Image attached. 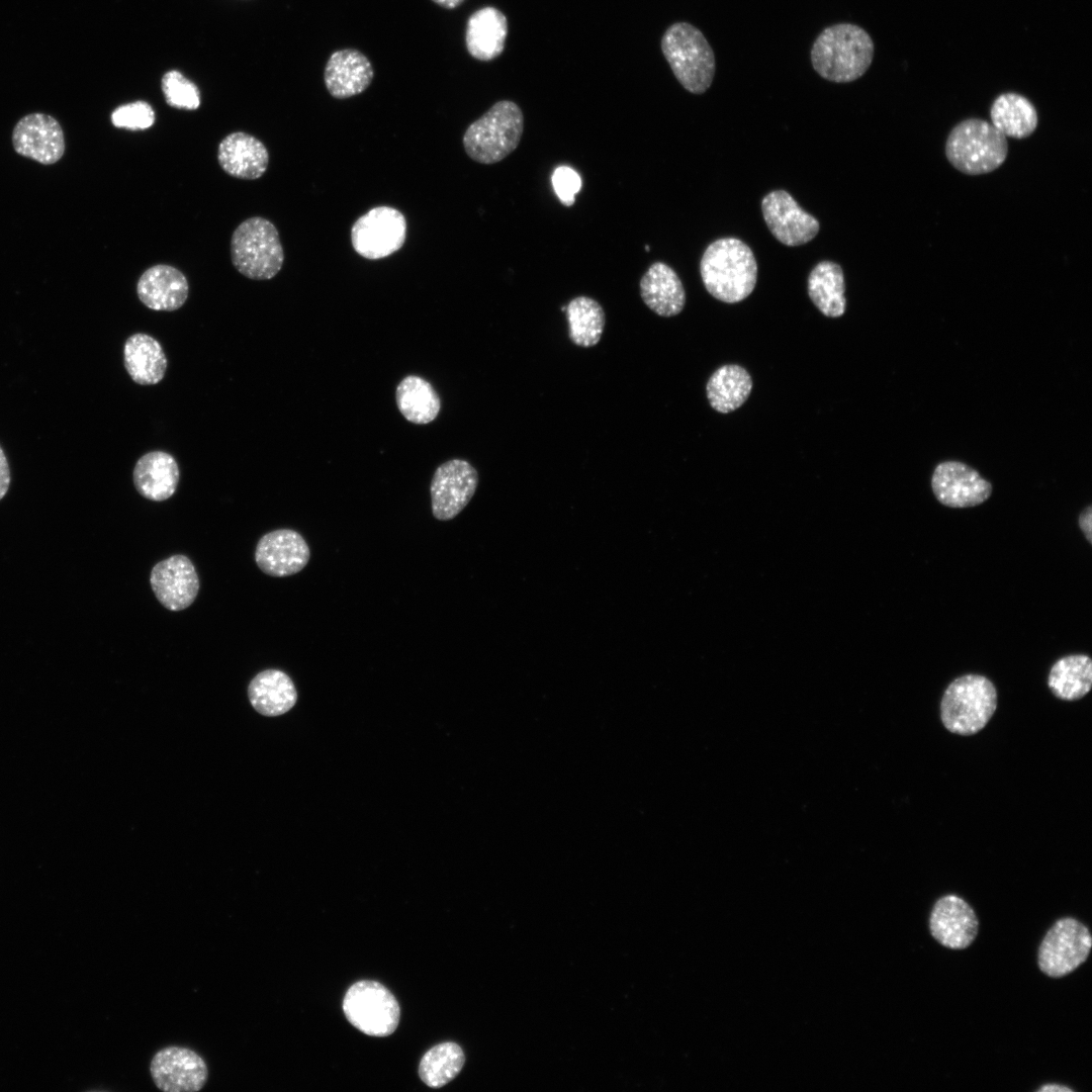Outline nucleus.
I'll use <instances>...</instances> for the list:
<instances>
[{"instance_id": "obj_28", "label": "nucleus", "mask_w": 1092, "mask_h": 1092, "mask_svg": "<svg viewBox=\"0 0 1092 1092\" xmlns=\"http://www.w3.org/2000/svg\"><path fill=\"white\" fill-rule=\"evenodd\" d=\"M751 389L752 379L749 373L736 364L718 368L706 385L710 405L722 414H728L740 407L748 398Z\"/></svg>"}, {"instance_id": "obj_31", "label": "nucleus", "mask_w": 1092, "mask_h": 1092, "mask_svg": "<svg viewBox=\"0 0 1092 1092\" xmlns=\"http://www.w3.org/2000/svg\"><path fill=\"white\" fill-rule=\"evenodd\" d=\"M1048 685L1059 699L1075 701L1087 695L1092 686V660L1085 654L1060 658L1051 668Z\"/></svg>"}, {"instance_id": "obj_26", "label": "nucleus", "mask_w": 1092, "mask_h": 1092, "mask_svg": "<svg viewBox=\"0 0 1092 1092\" xmlns=\"http://www.w3.org/2000/svg\"><path fill=\"white\" fill-rule=\"evenodd\" d=\"M248 697L257 712L274 717L288 712L295 705L297 692L287 673L266 669L251 680Z\"/></svg>"}, {"instance_id": "obj_14", "label": "nucleus", "mask_w": 1092, "mask_h": 1092, "mask_svg": "<svg viewBox=\"0 0 1092 1092\" xmlns=\"http://www.w3.org/2000/svg\"><path fill=\"white\" fill-rule=\"evenodd\" d=\"M14 151L42 165L61 160L66 144L60 122L52 115L33 112L21 117L12 131Z\"/></svg>"}, {"instance_id": "obj_8", "label": "nucleus", "mask_w": 1092, "mask_h": 1092, "mask_svg": "<svg viewBox=\"0 0 1092 1092\" xmlns=\"http://www.w3.org/2000/svg\"><path fill=\"white\" fill-rule=\"evenodd\" d=\"M348 1021L367 1035L391 1034L399 1021V1006L391 992L375 981L352 985L343 1000Z\"/></svg>"}, {"instance_id": "obj_36", "label": "nucleus", "mask_w": 1092, "mask_h": 1092, "mask_svg": "<svg viewBox=\"0 0 1092 1092\" xmlns=\"http://www.w3.org/2000/svg\"><path fill=\"white\" fill-rule=\"evenodd\" d=\"M551 181L561 203L571 206L575 201V194L581 188V178L578 173L568 166H559L554 170Z\"/></svg>"}, {"instance_id": "obj_19", "label": "nucleus", "mask_w": 1092, "mask_h": 1092, "mask_svg": "<svg viewBox=\"0 0 1092 1092\" xmlns=\"http://www.w3.org/2000/svg\"><path fill=\"white\" fill-rule=\"evenodd\" d=\"M189 284L178 268L157 264L143 272L136 283V294L148 308L158 311H174L187 300Z\"/></svg>"}, {"instance_id": "obj_7", "label": "nucleus", "mask_w": 1092, "mask_h": 1092, "mask_svg": "<svg viewBox=\"0 0 1092 1092\" xmlns=\"http://www.w3.org/2000/svg\"><path fill=\"white\" fill-rule=\"evenodd\" d=\"M997 708V692L990 679L980 674H965L953 679L940 702L944 727L959 735H973L982 730Z\"/></svg>"}, {"instance_id": "obj_35", "label": "nucleus", "mask_w": 1092, "mask_h": 1092, "mask_svg": "<svg viewBox=\"0 0 1092 1092\" xmlns=\"http://www.w3.org/2000/svg\"><path fill=\"white\" fill-rule=\"evenodd\" d=\"M156 113L146 101L138 100L116 107L111 113V123L117 128L145 130L153 126Z\"/></svg>"}, {"instance_id": "obj_2", "label": "nucleus", "mask_w": 1092, "mask_h": 1092, "mask_svg": "<svg viewBox=\"0 0 1092 1092\" xmlns=\"http://www.w3.org/2000/svg\"><path fill=\"white\" fill-rule=\"evenodd\" d=\"M701 277L715 298L735 303L745 299L757 280V263L751 249L736 238L711 243L700 262Z\"/></svg>"}, {"instance_id": "obj_37", "label": "nucleus", "mask_w": 1092, "mask_h": 1092, "mask_svg": "<svg viewBox=\"0 0 1092 1092\" xmlns=\"http://www.w3.org/2000/svg\"><path fill=\"white\" fill-rule=\"evenodd\" d=\"M10 484L9 466L6 456L0 447V499L6 494Z\"/></svg>"}, {"instance_id": "obj_6", "label": "nucleus", "mask_w": 1092, "mask_h": 1092, "mask_svg": "<svg viewBox=\"0 0 1092 1092\" xmlns=\"http://www.w3.org/2000/svg\"><path fill=\"white\" fill-rule=\"evenodd\" d=\"M231 260L236 270L252 280H269L281 270L284 251L276 226L267 218L242 221L231 238Z\"/></svg>"}, {"instance_id": "obj_25", "label": "nucleus", "mask_w": 1092, "mask_h": 1092, "mask_svg": "<svg viewBox=\"0 0 1092 1092\" xmlns=\"http://www.w3.org/2000/svg\"><path fill=\"white\" fill-rule=\"evenodd\" d=\"M123 363L129 377L140 385H155L162 381L168 366L162 345L145 333H136L126 339Z\"/></svg>"}, {"instance_id": "obj_23", "label": "nucleus", "mask_w": 1092, "mask_h": 1092, "mask_svg": "<svg viewBox=\"0 0 1092 1092\" xmlns=\"http://www.w3.org/2000/svg\"><path fill=\"white\" fill-rule=\"evenodd\" d=\"M132 480L136 491L145 498L166 500L174 494L179 482L177 461L165 451L148 452L136 461Z\"/></svg>"}, {"instance_id": "obj_16", "label": "nucleus", "mask_w": 1092, "mask_h": 1092, "mask_svg": "<svg viewBox=\"0 0 1092 1092\" xmlns=\"http://www.w3.org/2000/svg\"><path fill=\"white\" fill-rule=\"evenodd\" d=\"M150 583L161 605L173 612L188 608L199 592L194 564L182 554L158 562L151 570Z\"/></svg>"}, {"instance_id": "obj_4", "label": "nucleus", "mask_w": 1092, "mask_h": 1092, "mask_svg": "<svg viewBox=\"0 0 1092 1092\" xmlns=\"http://www.w3.org/2000/svg\"><path fill=\"white\" fill-rule=\"evenodd\" d=\"M1007 154L1006 136L981 118L962 120L952 127L945 142L948 162L967 175L993 172L1004 163Z\"/></svg>"}, {"instance_id": "obj_40", "label": "nucleus", "mask_w": 1092, "mask_h": 1092, "mask_svg": "<svg viewBox=\"0 0 1092 1092\" xmlns=\"http://www.w3.org/2000/svg\"><path fill=\"white\" fill-rule=\"evenodd\" d=\"M432 1L434 3H436L437 5L443 7V8L454 9V8L458 7L461 3H463L464 0H432Z\"/></svg>"}, {"instance_id": "obj_17", "label": "nucleus", "mask_w": 1092, "mask_h": 1092, "mask_svg": "<svg viewBox=\"0 0 1092 1092\" xmlns=\"http://www.w3.org/2000/svg\"><path fill=\"white\" fill-rule=\"evenodd\" d=\"M310 552L304 538L291 529H278L263 535L255 549V561L267 575L284 577L302 570Z\"/></svg>"}, {"instance_id": "obj_34", "label": "nucleus", "mask_w": 1092, "mask_h": 1092, "mask_svg": "<svg viewBox=\"0 0 1092 1092\" xmlns=\"http://www.w3.org/2000/svg\"><path fill=\"white\" fill-rule=\"evenodd\" d=\"M162 91L171 107L195 110L200 106L198 87L178 71H169L163 76Z\"/></svg>"}, {"instance_id": "obj_39", "label": "nucleus", "mask_w": 1092, "mask_h": 1092, "mask_svg": "<svg viewBox=\"0 0 1092 1092\" xmlns=\"http://www.w3.org/2000/svg\"><path fill=\"white\" fill-rule=\"evenodd\" d=\"M1038 1092H1073L1068 1086L1060 1084H1045L1037 1089Z\"/></svg>"}, {"instance_id": "obj_29", "label": "nucleus", "mask_w": 1092, "mask_h": 1092, "mask_svg": "<svg viewBox=\"0 0 1092 1092\" xmlns=\"http://www.w3.org/2000/svg\"><path fill=\"white\" fill-rule=\"evenodd\" d=\"M845 284L841 267L832 261L818 263L808 277V294L826 316L839 317L846 308Z\"/></svg>"}, {"instance_id": "obj_33", "label": "nucleus", "mask_w": 1092, "mask_h": 1092, "mask_svg": "<svg viewBox=\"0 0 1092 1092\" xmlns=\"http://www.w3.org/2000/svg\"><path fill=\"white\" fill-rule=\"evenodd\" d=\"M465 1062L462 1049L454 1042H442L429 1050L422 1058L419 1075L431 1088H440L453 1080Z\"/></svg>"}, {"instance_id": "obj_32", "label": "nucleus", "mask_w": 1092, "mask_h": 1092, "mask_svg": "<svg viewBox=\"0 0 1092 1092\" xmlns=\"http://www.w3.org/2000/svg\"><path fill=\"white\" fill-rule=\"evenodd\" d=\"M568 336L573 344L588 348L597 345L606 325L602 305L592 297L577 296L566 305Z\"/></svg>"}, {"instance_id": "obj_3", "label": "nucleus", "mask_w": 1092, "mask_h": 1092, "mask_svg": "<svg viewBox=\"0 0 1092 1092\" xmlns=\"http://www.w3.org/2000/svg\"><path fill=\"white\" fill-rule=\"evenodd\" d=\"M524 131V114L514 101L500 100L474 120L462 139L467 156L490 165L500 162L519 146Z\"/></svg>"}, {"instance_id": "obj_18", "label": "nucleus", "mask_w": 1092, "mask_h": 1092, "mask_svg": "<svg viewBox=\"0 0 1092 1092\" xmlns=\"http://www.w3.org/2000/svg\"><path fill=\"white\" fill-rule=\"evenodd\" d=\"M933 938L950 949H964L977 937L979 920L974 909L961 897L945 895L934 903L929 916Z\"/></svg>"}, {"instance_id": "obj_9", "label": "nucleus", "mask_w": 1092, "mask_h": 1092, "mask_svg": "<svg viewBox=\"0 0 1092 1092\" xmlns=\"http://www.w3.org/2000/svg\"><path fill=\"white\" fill-rule=\"evenodd\" d=\"M1091 946L1088 927L1073 917H1063L1048 930L1039 944L1038 968L1052 978L1067 976L1086 962Z\"/></svg>"}, {"instance_id": "obj_15", "label": "nucleus", "mask_w": 1092, "mask_h": 1092, "mask_svg": "<svg viewBox=\"0 0 1092 1092\" xmlns=\"http://www.w3.org/2000/svg\"><path fill=\"white\" fill-rule=\"evenodd\" d=\"M761 211L770 233L786 246L804 245L819 232V221L785 190L766 194L761 201Z\"/></svg>"}, {"instance_id": "obj_30", "label": "nucleus", "mask_w": 1092, "mask_h": 1092, "mask_svg": "<svg viewBox=\"0 0 1092 1092\" xmlns=\"http://www.w3.org/2000/svg\"><path fill=\"white\" fill-rule=\"evenodd\" d=\"M395 401L400 414L417 425L433 422L441 408L439 394L433 385L417 375L402 378L395 389Z\"/></svg>"}, {"instance_id": "obj_10", "label": "nucleus", "mask_w": 1092, "mask_h": 1092, "mask_svg": "<svg viewBox=\"0 0 1092 1092\" xmlns=\"http://www.w3.org/2000/svg\"><path fill=\"white\" fill-rule=\"evenodd\" d=\"M405 238V217L390 206L371 208L351 229L354 250L369 260L383 259L395 253L403 246Z\"/></svg>"}, {"instance_id": "obj_1", "label": "nucleus", "mask_w": 1092, "mask_h": 1092, "mask_svg": "<svg viewBox=\"0 0 1092 1092\" xmlns=\"http://www.w3.org/2000/svg\"><path fill=\"white\" fill-rule=\"evenodd\" d=\"M871 35L860 26L843 22L825 27L813 42L810 58L822 78L848 83L860 78L874 59Z\"/></svg>"}, {"instance_id": "obj_13", "label": "nucleus", "mask_w": 1092, "mask_h": 1092, "mask_svg": "<svg viewBox=\"0 0 1092 1092\" xmlns=\"http://www.w3.org/2000/svg\"><path fill=\"white\" fill-rule=\"evenodd\" d=\"M931 488L936 499L948 508H971L986 502L992 493V484L969 465L947 460L938 463L931 477Z\"/></svg>"}, {"instance_id": "obj_24", "label": "nucleus", "mask_w": 1092, "mask_h": 1092, "mask_svg": "<svg viewBox=\"0 0 1092 1092\" xmlns=\"http://www.w3.org/2000/svg\"><path fill=\"white\" fill-rule=\"evenodd\" d=\"M508 20L505 14L492 6L473 12L466 24L465 44L471 57L488 62L497 58L505 48Z\"/></svg>"}, {"instance_id": "obj_27", "label": "nucleus", "mask_w": 1092, "mask_h": 1092, "mask_svg": "<svg viewBox=\"0 0 1092 1092\" xmlns=\"http://www.w3.org/2000/svg\"><path fill=\"white\" fill-rule=\"evenodd\" d=\"M991 123L1005 136L1025 139L1032 134L1038 123L1035 106L1025 96L1002 93L990 108Z\"/></svg>"}, {"instance_id": "obj_38", "label": "nucleus", "mask_w": 1092, "mask_h": 1092, "mask_svg": "<svg viewBox=\"0 0 1092 1092\" xmlns=\"http://www.w3.org/2000/svg\"><path fill=\"white\" fill-rule=\"evenodd\" d=\"M1092 508L1087 507L1079 516V526L1088 542L1092 543Z\"/></svg>"}, {"instance_id": "obj_22", "label": "nucleus", "mask_w": 1092, "mask_h": 1092, "mask_svg": "<svg viewBox=\"0 0 1092 1092\" xmlns=\"http://www.w3.org/2000/svg\"><path fill=\"white\" fill-rule=\"evenodd\" d=\"M646 306L660 316L678 314L686 304V291L676 272L663 262L649 266L639 282Z\"/></svg>"}, {"instance_id": "obj_12", "label": "nucleus", "mask_w": 1092, "mask_h": 1092, "mask_svg": "<svg viewBox=\"0 0 1092 1092\" xmlns=\"http://www.w3.org/2000/svg\"><path fill=\"white\" fill-rule=\"evenodd\" d=\"M155 1085L166 1092H195L208 1079L205 1061L194 1051L177 1045L157 1052L150 1065Z\"/></svg>"}, {"instance_id": "obj_21", "label": "nucleus", "mask_w": 1092, "mask_h": 1092, "mask_svg": "<svg viewBox=\"0 0 1092 1092\" xmlns=\"http://www.w3.org/2000/svg\"><path fill=\"white\" fill-rule=\"evenodd\" d=\"M373 67L368 58L355 49L334 52L325 68L324 80L329 93L346 99L364 92L372 82Z\"/></svg>"}, {"instance_id": "obj_20", "label": "nucleus", "mask_w": 1092, "mask_h": 1092, "mask_svg": "<svg viewBox=\"0 0 1092 1092\" xmlns=\"http://www.w3.org/2000/svg\"><path fill=\"white\" fill-rule=\"evenodd\" d=\"M217 161L228 175L243 180H255L267 171L269 153L258 138L244 131H234L219 143Z\"/></svg>"}, {"instance_id": "obj_5", "label": "nucleus", "mask_w": 1092, "mask_h": 1092, "mask_svg": "<svg viewBox=\"0 0 1092 1092\" xmlns=\"http://www.w3.org/2000/svg\"><path fill=\"white\" fill-rule=\"evenodd\" d=\"M661 50L686 90L702 94L709 89L716 70L715 55L699 28L688 22L671 24L662 36Z\"/></svg>"}, {"instance_id": "obj_11", "label": "nucleus", "mask_w": 1092, "mask_h": 1092, "mask_svg": "<svg viewBox=\"0 0 1092 1092\" xmlns=\"http://www.w3.org/2000/svg\"><path fill=\"white\" fill-rule=\"evenodd\" d=\"M477 484V470L468 461L451 459L439 465L430 485L434 517L440 521L455 518L468 505Z\"/></svg>"}]
</instances>
